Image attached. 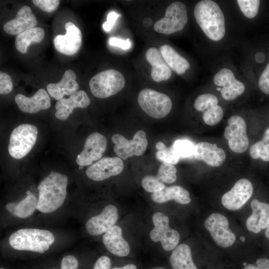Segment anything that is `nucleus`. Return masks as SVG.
I'll return each instance as SVG.
<instances>
[{"mask_svg": "<svg viewBox=\"0 0 269 269\" xmlns=\"http://www.w3.org/2000/svg\"><path fill=\"white\" fill-rule=\"evenodd\" d=\"M152 219L154 227L149 234L151 240L154 242H160L166 251L173 250L179 243L180 235L170 227L168 217L157 212L153 215Z\"/></svg>", "mask_w": 269, "mask_h": 269, "instance_id": "6e6552de", "label": "nucleus"}, {"mask_svg": "<svg viewBox=\"0 0 269 269\" xmlns=\"http://www.w3.org/2000/svg\"><path fill=\"white\" fill-rule=\"evenodd\" d=\"M253 192V186L251 182L246 178L240 179L231 190L223 195L222 204L228 210H239L249 200Z\"/></svg>", "mask_w": 269, "mask_h": 269, "instance_id": "4468645a", "label": "nucleus"}, {"mask_svg": "<svg viewBox=\"0 0 269 269\" xmlns=\"http://www.w3.org/2000/svg\"><path fill=\"white\" fill-rule=\"evenodd\" d=\"M243 269H269V259H259L257 260L255 265H246Z\"/></svg>", "mask_w": 269, "mask_h": 269, "instance_id": "c03bdc74", "label": "nucleus"}, {"mask_svg": "<svg viewBox=\"0 0 269 269\" xmlns=\"http://www.w3.org/2000/svg\"><path fill=\"white\" fill-rule=\"evenodd\" d=\"M213 82L219 87L222 97L227 101H232L241 95L245 90V86L236 79L233 71L223 68L214 75Z\"/></svg>", "mask_w": 269, "mask_h": 269, "instance_id": "ddd939ff", "label": "nucleus"}, {"mask_svg": "<svg viewBox=\"0 0 269 269\" xmlns=\"http://www.w3.org/2000/svg\"><path fill=\"white\" fill-rule=\"evenodd\" d=\"M204 226L218 246L228 248L234 244L235 235L229 229L228 220L224 215L220 213L211 214L205 220Z\"/></svg>", "mask_w": 269, "mask_h": 269, "instance_id": "9d476101", "label": "nucleus"}, {"mask_svg": "<svg viewBox=\"0 0 269 269\" xmlns=\"http://www.w3.org/2000/svg\"><path fill=\"white\" fill-rule=\"evenodd\" d=\"M34 4L47 12H52L58 7L60 0H33Z\"/></svg>", "mask_w": 269, "mask_h": 269, "instance_id": "58836bf2", "label": "nucleus"}, {"mask_svg": "<svg viewBox=\"0 0 269 269\" xmlns=\"http://www.w3.org/2000/svg\"><path fill=\"white\" fill-rule=\"evenodd\" d=\"M65 35L55 37L53 43L56 49L60 53L67 55L75 54L82 44V33L79 28L71 22L65 25Z\"/></svg>", "mask_w": 269, "mask_h": 269, "instance_id": "dca6fc26", "label": "nucleus"}, {"mask_svg": "<svg viewBox=\"0 0 269 269\" xmlns=\"http://www.w3.org/2000/svg\"><path fill=\"white\" fill-rule=\"evenodd\" d=\"M107 141L103 134L95 132L87 137L82 151L77 155L76 161L80 166L92 164L100 159L107 148Z\"/></svg>", "mask_w": 269, "mask_h": 269, "instance_id": "f8f14e48", "label": "nucleus"}, {"mask_svg": "<svg viewBox=\"0 0 269 269\" xmlns=\"http://www.w3.org/2000/svg\"><path fill=\"white\" fill-rule=\"evenodd\" d=\"M148 63L151 66L150 75L156 82L168 80L171 76V71L162 57L159 50L155 47L149 48L145 54Z\"/></svg>", "mask_w": 269, "mask_h": 269, "instance_id": "b1692460", "label": "nucleus"}, {"mask_svg": "<svg viewBox=\"0 0 269 269\" xmlns=\"http://www.w3.org/2000/svg\"><path fill=\"white\" fill-rule=\"evenodd\" d=\"M0 269H4L3 268H1Z\"/></svg>", "mask_w": 269, "mask_h": 269, "instance_id": "603ef678", "label": "nucleus"}, {"mask_svg": "<svg viewBox=\"0 0 269 269\" xmlns=\"http://www.w3.org/2000/svg\"><path fill=\"white\" fill-rule=\"evenodd\" d=\"M119 218L118 210L113 205L104 207L101 213L90 218L86 224L87 233L92 236L105 233L113 227Z\"/></svg>", "mask_w": 269, "mask_h": 269, "instance_id": "f3484780", "label": "nucleus"}, {"mask_svg": "<svg viewBox=\"0 0 269 269\" xmlns=\"http://www.w3.org/2000/svg\"><path fill=\"white\" fill-rule=\"evenodd\" d=\"M223 115L222 108L218 105L204 112L203 119L206 124L211 126H214L220 122Z\"/></svg>", "mask_w": 269, "mask_h": 269, "instance_id": "e433bc0d", "label": "nucleus"}, {"mask_svg": "<svg viewBox=\"0 0 269 269\" xmlns=\"http://www.w3.org/2000/svg\"><path fill=\"white\" fill-rule=\"evenodd\" d=\"M78 261L72 255L65 256L61 261L60 269H78Z\"/></svg>", "mask_w": 269, "mask_h": 269, "instance_id": "79ce46f5", "label": "nucleus"}, {"mask_svg": "<svg viewBox=\"0 0 269 269\" xmlns=\"http://www.w3.org/2000/svg\"><path fill=\"white\" fill-rule=\"evenodd\" d=\"M111 266L110 259L106 256L100 257L95 263L93 269H110Z\"/></svg>", "mask_w": 269, "mask_h": 269, "instance_id": "a18cd8bd", "label": "nucleus"}, {"mask_svg": "<svg viewBox=\"0 0 269 269\" xmlns=\"http://www.w3.org/2000/svg\"><path fill=\"white\" fill-rule=\"evenodd\" d=\"M112 141L115 144V152L122 159L143 154L148 143L146 134L142 130L137 131L131 140H128L122 134H115L112 137Z\"/></svg>", "mask_w": 269, "mask_h": 269, "instance_id": "1a4fd4ad", "label": "nucleus"}, {"mask_svg": "<svg viewBox=\"0 0 269 269\" xmlns=\"http://www.w3.org/2000/svg\"><path fill=\"white\" fill-rule=\"evenodd\" d=\"M160 53L169 67L178 75L184 74L190 68L189 62L172 47L163 44L159 47Z\"/></svg>", "mask_w": 269, "mask_h": 269, "instance_id": "bb28decb", "label": "nucleus"}, {"mask_svg": "<svg viewBox=\"0 0 269 269\" xmlns=\"http://www.w3.org/2000/svg\"><path fill=\"white\" fill-rule=\"evenodd\" d=\"M38 134L34 125L24 124L16 127L11 133L8 151L14 158L20 159L26 155L35 144Z\"/></svg>", "mask_w": 269, "mask_h": 269, "instance_id": "39448f33", "label": "nucleus"}, {"mask_svg": "<svg viewBox=\"0 0 269 269\" xmlns=\"http://www.w3.org/2000/svg\"><path fill=\"white\" fill-rule=\"evenodd\" d=\"M265 236L267 238L269 239V223L267 228H266V230L265 232Z\"/></svg>", "mask_w": 269, "mask_h": 269, "instance_id": "09e8293b", "label": "nucleus"}, {"mask_svg": "<svg viewBox=\"0 0 269 269\" xmlns=\"http://www.w3.org/2000/svg\"><path fill=\"white\" fill-rule=\"evenodd\" d=\"M165 269L163 268H161V267H158V268H153V269Z\"/></svg>", "mask_w": 269, "mask_h": 269, "instance_id": "3c124183", "label": "nucleus"}, {"mask_svg": "<svg viewBox=\"0 0 269 269\" xmlns=\"http://www.w3.org/2000/svg\"><path fill=\"white\" fill-rule=\"evenodd\" d=\"M15 102L23 112L35 114L40 110H46L51 105L50 98L43 89L38 90L31 97L18 94L15 96Z\"/></svg>", "mask_w": 269, "mask_h": 269, "instance_id": "6ab92c4d", "label": "nucleus"}, {"mask_svg": "<svg viewBox=\"0 0 269 269\" xmlns=\"http://www.w3.org/2000/svg\"><path fill=\"white\" fill-rule=\"evenodd\" d=\"M155 147L157 150L155 156L159 160L173 165L178 162L180 158L175 153L172 146L167 148L162 142L158 141L156 143Z\"/></svg>", "mask_w": 269, "mask_h": 269, "instance_id": "2f4dec72", "label": "nucleus"}, {"mask_svg": "<svg viewBox=\"0 0 269 269\" xmlns=\"http://www.w3.org/2000/svg\"><path fill=\"white\" fill-rule=\"evenodd\" d=\"M187 21L186 5L181 1H175L168 5L164 16L154 23L153 28L158 33L170 34L182 30Z\"/></svg>", "mask_w": 269, "mask_h": 269, "instance_id": "0eeeda50", "label": "nucleus"}, {"mask_svg": "<svg viewBox=\"0 0 269 269\" xmlns=\"http://www.w3.org/2000/svg\"></svg>", "mask_w": 269, "mask_h": 269, "instance_id": "864d4df0", "label": "nucleus"}, {"mask_svg": "<svg viewBox=\"0 0 269 269\" xmlns=\"http://www.w3.org/2000/svg\"><path fill=\"white\" fill-rule=\"evenodd\" d=\"M113 269H137L136 266L132 264H129L122 267H116Z\"/></svg>", "mask_w": 269, "mask_h": 269, "instance_id": "de8ad7c7", "label": "nucleus"}, {"mask_svg": "<svg viewBox=\"0 0 269 269\" xmlns=\"http://www.w3.org/2000/svg\"><path fill=\"white\" fill-rule=\"evenodd\" d=\"M90 104V100L83 90H78L68 98H62L56 102L55 116L57 119L65 121L75 108H85Z\"/></svg>", "mask_w": 269, "mask_h": 269, "instance_id": "a211bd4d", "label": "nucleus"}, {"mask_svg": "<svg viewBox=\"0 0 269 269\" xmlns=\"http://www.w3.org/2000/svg\"><path fill=\"white\" fill-rule=\"evenodd\" d=\"M169 261L173 269H197L193 262L190 247L184 244L173 250Z\"/></svg>", "mask_w": 269, "mask_h": 269, "instance_id": "cd10ccee", "label": "nucleus"}, {"mask_svg": "<svg viewBox=\"0 0 269 269\" xmlns=\"http://www.w3.org/2000/svg\"><path fill=\"white\" fill-rule=\"evenodd\" d=\"M176 169L173 164L162 162L159 167L156 176L163 183L170 184L176 180Z\"/></svg>", "mask_w": 269, "mask_h": 269, "instance_id": "f704fd0d", "label": "nucleus"}, {"mask_svg": "<svg viewBox=\"0 0 269 269\" xmlns=\"http://www.w3.org/2000/svg\"><path fill=\"white\" fill-rule=\"evenodd\" d=\"M258 86L262 92L269 95V62L259 77Z\"/></svg>", "mask_w": 269, "mask_h": 269, "instance_id": "a19ab883", "label": "nucleus"}, {"mask_svg": "<svg viewBox=\"0 0 269 269\" xmlns=\"http://www.w3.org/2000/svg\"><path fill=\"white\" fill-rule=\"evenodd\" d=\"M237 2L243 15L248 18H253L258 14L260 0H238Z\"/></svg>", "mask_w": 269, "mask_h": 269, "instance_id": "c9c22d12", "label": "nucleus"}, {"mask_svg": "<svg viewBox=\"0 0 269 269\" xmlns=\"http://www.w3.org/2000/svg\"><path fill=\"white\" fill-rule=\"evenodd\" d=\"M109 44L121 48V49H129L131 46V43L129 39L123 40L116 37H112L109 39Z\"/></svg>", "mask_w": 269, "mask_h": 269, "instance_id": "37998d69", "label": "nucleus"}, {"mask_svg": "<svg viewBox=\"0 0 269 269\" xmlns=\"http://www.w3.org/2000/svg\"><path fill=\"white\" fill-rule=\"evenodd\" d=\"M240 240L242 241V242H244L245 240V238L244 237H240Z\"/></svg>", "mask_w": 269, "mask_h": 269, "instance_id": "8fccbe9b", "label": "nucleus"}, {"mask_svg": "<svg viewBox=\"0 0 269 269\" xmlns=\"http://www.w3.org/2000/svg\"><path fill=\"white\" fill-rule=\"evenodd\" d=\"M44 35V30L39 27L25 30L17 35L15 40V47L19 52L24 54L32 43L40 42L43 39Z\"/></svg>", "mask_w": 269, "mask_h": 269, "instance_id": "c756f323", "label": "nucleus"}, {"mask_svg": "<svg viewBox=\"0 0 269 269\" xmlns=\"http://www.w3.org/2000/svg\"><path fill=\"white\" fill-rule=\"evenodd\" d=\"M249 153L253 159L269 161V127L265 130L262 139L251 146Z\"/></svg>", "mask_w": 269, "mask_h": 269, "instance_id": "7c9ffc66", "label": "nucleus"}, {"mask_svg": "<svg viewBox=\"0 0 269 269\" xmlns=\"http://www.w3.org/2000/svg\"><path fill=\"white\" fill-rule=\"evenodd\" d=\"M194 156L197 159L202 160L207 165L218 167L225 161V151L216 144L208 142H200L195 145Z\"/></svg>", "mask_w": 269, "mask_h": 269, "instance_id": "412c9836", "label": "nucleus"}, {"mask_svg": "<svg viewBox=\"0 0 269 269\" xmlns=\"http://www.w3.org/2000/svg\"><path fill=\"white\" fill-rule=\"evenodd\" d=\"M218 99L215 95L211 93H206L197 97L193 106L197 111L204 112L209 108L218 105Z\"/></svg>", "mask_w": 269, "mask_h": 269, "instance_id": "473e14b6", "label": "nucleus"}, {"mask_svg": "<svg viewBox=\"0 0 269 269\" xmlns=\"http://www.w3.org/2000/svg\"><path fill=\"white\" fill-rule=\"evenodd\" d=\"M103 242L106 248L112 254L119 257H126L130 252L128 243L122 236V230L114 226L103 236Z\"/></svg>", "mask_w": 269, "mask_h": 269, "instance_id": "393cba45", "label": "nucleus"}, {"mask_svg": "<svg viewBox=\"0 0 269 269\" xmlns=\"http://www.w3.org/2000/svg\"><path fill=\"white\" fill-rule=\"evenodd\" d=\"M228 124L229 126L226 127L224 134L228 140L230 148L236 153L244 152L249 144L244 119L238 116H233L229 118Z\"/></svg>", "mask_w": 269, "mask_h": 269, "instance_id": "9b49d317", "label": "nucleus"}, {"mask_svg": "<svg viewBox=\"0 0 269 269\" xmlns=\"http://www.w3.org/2000/svg\"><path fill=\"white\" fill-rule=\"evenodd\" d=\"M123 169V161L119 157H105L90 165L87 168L86 174L90 179L100 181L119 175Z\"/></svg>", "mask_w": 269, "mask_h": 269, "instance_id": "2eb2a0df", "label": "nucleus"}, {"mask_svg": "<svg viewBox=\"0 0 269 269\" xmlns=\"http://www.w3.org/2000/svg\"><path fill=\"white\" fill-rule=\"evenodd\" d=\"M76 79L75 72L71 69L67 70L60 81L47 85L46 89L48 94L57 101L63 98L64 95H72L78 91L79 88Z\"/></svg>", "mask_w": 269, "mask_h": 269, "instance_id": "5701e85b", "label": "nucleus"}, {"mask_svg": "<svg viewBox=\"0 0 269 269\" xmlns=\"http://www.w3.org/2000/svg\"><path fill=\"white\" fill-rule=\"evenodd\" d=\"M252 214L246 221L248 230L254 233H259L266 229L269 223V204L254 199L251 203Z\"/></svg>", "mask_w": 269, "mask_h": 269, "instance_id": "4be33fe9", "label": "nucleus"}, {"mask_svg": "<svg viewBox=\"0 0 269 269\" xmlns=\"http://www.w3.org/2000/svg\"><path fill=\"white\" fill-rule=\"evenodd\" d=\"M36 18L27 5L19 9L16 17L6 22L3 27L4 31L11 35H18L28 29L35 27Z\"/></svg>", "mask_w": 269, "mask_h": 269, "instance_id": "aec40b11", "label": "nucleus"}, {"mask_svg": "<svg viewBox=\"0 0 269 269\" xmlns=\"http://www.w3.org/2000/svg\"><path fill=\"white\" fill-rule=\"evenodd\" d=\"M8 241L10 246L15 250L43 254L54 242L55 238L48 230L24 228L11 234Z\"/></svg>", "mask_w": 269, "mask_h": 269, "instance_id": "7ed1b4c3", "label": "nucleus"}, {"mask_svg": "<svg viewBox=\"0 0 269 269\" xmlns=\"http://www.w3.org/2000/svg\"><path fill=\"white\" fill-rule=\"evenodd\" d=\"M171 146L179 158L189 157L194 155L195 145L188 140H176Z\"/></svg>", "mask_w": 269, "mask_h": 269, "instance_id": "72a5a7b5", "label": "nucleus"}, {"mask_svg": "<svg viewBox=\"0 0 269 269\" xmlns=\"http://www.w3.org/2000/svg\"><path fill=\"white\" fill-rule=\"evenodd\" d=\"M142 187L147 192L152 193L161 191L164 188V183L160 181L156 176L146 175L141 180Z\"/></svg>", "mask_w": 269, "mask_h": 269, "instance_id": "4c0bfd02", "label": "nucleus"}, {"mask_svg": "<svg viewBox=\"0 0 269 269\" xmlns=\"http://www.w3.org/2000/svg\"><path fill=\"white\" fill-rule=\"evenodd\" d=\"M137 102L146 114L155 119L166 117L172 106L171 100L167 95L149 88L139 92Z\"/></svg>", "mask_w": 269, "mask_h": 269, "instance_id": "423d86ee", "label": "nucleus"}, {"mask_svg": "<svg viewBox=\"0 0 269 269\" xmlns=\"http://www.w3.org/2000/svg\"><path fill=\"white\" fill-rule=\"evenodd\" d=\"M13 88L11 77L6 73H0V94L6 95L11 92Z\"/></svg>", "mask_w": 269, "mask_h": 269, "instance_id": "ea45409f", "label": "nucleus"}, {"mask_svg": "<svg viewBox=\"0 0 269 269\" xmlns=\"http://www.w3.org/2000/svg\"><path fill=\"white\" fill-rule=\"evenodd\" d=\"M37 199L35 196L29 193L17 204L7 203L5 208L11 214L20 218H25L31 215L37 208Z\"/></svg>", "mask_w": 269, "mask_h": 269, "instance_id": "c85d7f7f", "label": "nucleus"}, {"mask_svg": "<svg viewBox=\"0 0 269 269\" xmlns=\"http://www.w3.org/2000/svg\"><path fill=\"white\" fill-rule=\"evenodd\" d=\"M125 79L122 73L114 69L103 70L92 77L89 87L92 94L98 98L116 95L125 87Z\"/></svg>", "mask_w": 269, "mask_h": 269, "instance_id": "20e7f679", "label": "nucleus"}, {"mask_svg": "<svg viewBox=\"0 0 269 269\" xmlns=\"http://www.w3.org/2000/svg\"><path fill=\"white\" fill-rule=\"evenodd\" d=\"M119 14L115 11L110 12L107 15V20L103 24V28L106 31H109L114 25Z\"/></svg>", "mask_w": 269, "mask_h": 269, "instance_id": "49530a36", "label": "nucleus"}, {"mask_svg": "<svg viewBox=\"0 0 269 269\" xmlns=\"http://www.w3.org/2000/svg\"><path fill=\"white\" fill-rule=\"evenodd\" d=\"M151 200L157 203H163L170 200H174L180 204H189L191 199L189 192L183 187L173 185L165 187L160 191L153 193L150 196Z\"/></svg>", "mask_w": 269, "mask_h": 269, "instance_id": "a878e982", "label": "nucleus"}, {"mask_svg": "<svg viewBox=\"0 0 269 269\" xmlns=\"http://www.w3.org/2000/svg\"><path fill=\"white\" fill-rule=\"evenodd\" d=\"M195 20L210 40L218 41L226 33L224 13L219 5L214 0H202L198 2L194 8Z\"/></svg>", "mask_w": 269, "mask_h": 269, "instance_id": "f03ea898", "label": "nucleus"}, {"mask_svg": "<svg viewBox=\"0 0 269 269\" xmlns=\"http://www.w3.org/2000/svg\"><path fill=\"white\" fill-rule=\"evenodd\" d=\"M66 175L51 171L39 184V197L36 209L43 213L56 211L63 204L67 195Z\"/></svg>", "mask_w": 269, "mask_h": 269, "instance_id": "f257e3e1", "label": "nucleus"}]
</instances>
